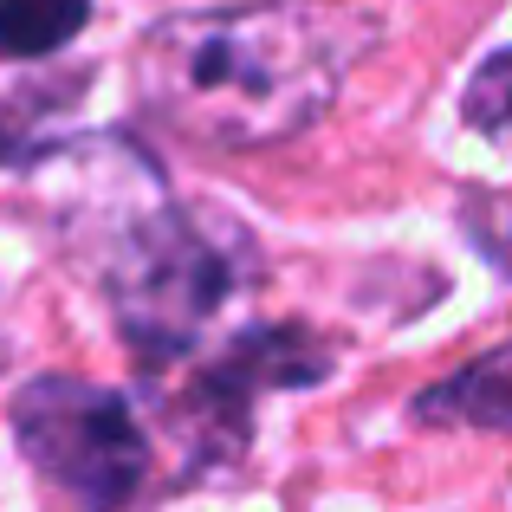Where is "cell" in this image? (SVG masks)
I'll return each mask as SVG.
<instances>
[{
  "mask_svg": "<svg viewBox=\"0 0 512 512\" xmlns=\"http://www.w3.org/2000/svg\"><path fill=\"white\" fill-rule=\"evenodd\" d=\"M59 240L98 273L143 363L195 357L253 286V247L221 208H175L163 169L130 137H78L39 163Z\"/></svg>",
  "mask_w": 512,
  "mask_h": 512,
  "instance_id": "obj_1",
  "label": "cell"
},
{
  "mask_svg": "<svg viewBox=\"0 0 512 512\" xmlns=\"http://www.w3.org/2000/svg\"><path fill=\"white\" fill-rule=\"evenodd\" d=\"M370 26L338 0L169 13L137 46L143 111L201 150H266L331 111Z\"/></svg>",
  "mask_w": 512,
  "mask_h": 512,
  "instance_id": "obj_2",
  "label": "cell"
},
{
  "mask_svg": "<svg viewBox=\"0 0 512 512\" xmlns=\"http://www.w3.org/2000/svg\"><path fill=\"white\" fill-rule=\"evenodd\" d=\"M20 454L85 512L137 500L150 480V435L117 389L85 376H33L13 396Z\"/></svg>",
  "mask_w": 512,
  "mask_h": 512,
  "instance_id": "obj_3",
  "label": "cell"
},
{
  "mask_svg": "<svg viewBox=\"0 0 512 512\" xmlns=\"http://www.w3.org/2000/svg\"><path fill=\"white\" fill-rule=\"evenodd\" d=\"M422 422H467V428H500L512 435V344L474 357L467 370H454L448 383H435L415 402Z\"/></svg>",
  "mask_w": 512,
  "mask_h": 512,
  "instance_id": "obj_4",
  "label": "cell"
},
{
  "mask_svg": "<svg viewBox=\"0 0 512 512\" xmlns=\"http://www.w3.org/2000/svg\"><path fill=\"white\" fill-rule=\"evenodd\" d=\"M85 13H91V0H0V46L13 59L59 52L85 26Z\"/></svg>",
  "mask_w": 512,
  "mask_h": 512,
  "instance_id": "obj_5",
  "label": "cell"
},
{
  "mask_svg": "<svg viewBox=\"0 0 512 512\" xmlns=\"http://www.w3.org/2000/svg\"><path fill=\"white\" fill-rule=\"evenodd\" d=\"M461 117H467V130H474V137H487L493 150L512 156V52H493V59L467 78Z\"/></svg>",
  "mask_w": 512,
  "mask_h": 512,
  "instance_id": "obj_6",
  "label": "cell"
}]
</instances>
